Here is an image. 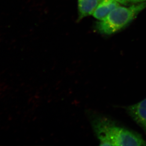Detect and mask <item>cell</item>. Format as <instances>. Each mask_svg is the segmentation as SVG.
I'll return each mask as SVG.
<instances>
[{
  "mask_svg": "<svg viewBox=\"0 0 146 146\" xmlns=\"http://www.w3.org/2000/svg\"><path fill=\"white\" fill-rule=\"evenodd\" d=\"M146 8V1L130 7L119 6L106 18L96 23L95 29L101 34L110 35L123 29Z\"/></svg>",
  "mask_w": 146,
  "mask_h": 146,
  "instance_id": "cell-2",
  "label": "cell"
},
{
  "mask_svg": "<svg viewBox=\"0 0 146 146\" xmlns=\"http://www.w3.org/2000/svg\"><path fill=\"white\" fill-rule=\"evenodd\" d=\"M99 0H78L79 16L78 21H81L83 18L92 15Z\"/></svg>",
  "mask_w": 146,
  "mask_h": 146,
  "instance_id": "cell-5",
  "label": "cell"
},
{
  "mask_svg": "<svg viewBox=\"0 0 146 146\" xmlns=\"http://www.w3.org/2000/svg\"><path fill=\"white\" fill-rule=\"evenodd\" d=\"M129 3H139L146 2V0H128Z\"/></svg>",
  "mask_w": 146,
  "mask_h": 146,
  "instance_id": "cell-6",
  "label": "cell"
},
{
  "mask_svg": "<svg viewBox=\"0 0 146 146\" xmlns=\"http://www.w3.org/2000/svg\"><path fill=\"white\" fill-rule=\"evenodd\" d=\"M119 5V3L115 0H101L92 16L98 21H102Z\"/></svg>",
  "mask_w": 146,
  "mask_h": 146,
  "instance_id": "cell-4",
  "label": "cell"
},
{
  "mask_svg": "<svg viewBox=\"0 0 146 146\" xmlns=\"http://www.w3.org/2000/svg\"><path fill=\"white\" fill-rule=\"evenodd\" d=\"M126 110L146 133V98L135 105L128 106Z\"/></svg>",
  "mask_w": 146,
  "mask_h": 146,
  "instance_id": "cell-3",
  "label": "cell"
},
{
  "mask_svg": "<svg viewBox=\"0 0 146 146\" xmlns=\"http://www.w3.org/2000/svg\"><path fill=\"white\" fill-rule=\"evenodd\" d=\"M115 1L118 2L119 3H121L125 5H127L128 3H129L128 0H115Z\"/></svg>",
  "mask_w": 146,
  "mask_h": 146,
  "instance_id": "cell-7",
  "label": "cell"
},
{
  "mask_svg": "<svg viewBox=\"0 0 146 146\" xmlns=\"http://www.w3.org/2000/svg\"><path fill=\"white\" fill-rule=\"evenodd\" d=\"M91 126L101 146H146L139 134L121 127L105 116L89 115Z\"/></svg>",
  "mask_w": 146,
  "mask_h": 146,
  "instance_id": "cell-1",
  "label": "cell"
},
{
  "mask_svg": "<svg viewBox=\"0 0 146 146\" xmlns=\"http://www.w3.org/2000/svg\"><path fill=\"white\" fill-rule=\"evenodd\" d=\"M99 1H100L101 0H99Z\"/></svg>",
  "mask_w": 146,
  "mask_h": 146,
  "instance_id": "cell-8",
  "label": "cell"
}]
</instances>
